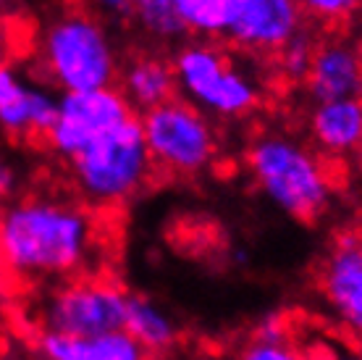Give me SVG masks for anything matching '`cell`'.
I'll list each match as a JSON object with an SVG mask.
<instances>
[{
	"instance_id": "cell-15",
	"label": "cell",
	"mask_w": 362,
	"mask_h": 360,
	"mask_svg": "<svg viewBox=\"0 0 362 360\" xmlns=\"http://www.w3.org/2000/svg\"><path fill=\"white\" fill-rule=\"evenodd\" d=\"M176 74L173 63L163 58H136L127 66L121 77V92L129 100V106L136 111H150L176 95Z\"/></svg>"
},
{
	"instance_id": "cell-11",
	"label": "cell",
	"mask_w": 362,
	"mask_h": 360,
	"mask_svg": "<svg viewBox=\"0 0 362 360\" xmlns=\"http://www.w3.org/2000/svg\"><path fill=\"white\" fill-rule=\"evenodd\" d=\"M55 113L58 98L53 92L27 84L11 66H0V129L8 135H47Z\"/></svg>"
},
{
	"instance_id": "cell-9",
	"label": "cell",
	"mask_w": 362,
	"mask_h": 360,
	"mask_svg": "<svg viewBox=\"0 0 362 360\" xmlns=\"http://www.w3.org/2000/svg\"><path fill=\"white\" fill-rule=\"evenodd\" d=\"M323 295L339 324L362 337V237H339L323 266Z\"/></svg>"
},
{
	"instance_id": "cell-23",
	"label": "cell",
	"mask_w": 362,
	"mask_h": 360,
	"mask_svg": "<svg viewBox=\"0 0 362 360\" xmlns=\"http://www.w3.org/2000/svg\"><path fill=\"white\" fill-rule=\"evenodd\" d=\"M16 184H18V176H16V171H13V166L6 161H0V200L11 198Z\"/></svg>"
},
{
	"instance_id": "cell-8",
	"label": "cell",
	"mask_w": 362,
	"mask_h": 360,
	"mask_svg": "<svg viewBox=\"0 0 362 360\" xmlns=\"http://www.w3.org/2000/svg\"><path fill=\"white\" fill-rule=\"evenodd\" d=\"M299 27V0H234L223 37L250 53H276Z\"/></svg>"
},
{
	"instance_id": "cell-2",
	"label": "cell",
	"mask_w": 362,
	"mask_h": 360,
	"mask_svg": "<svg viewBox=\"0 0 362 360\" xmlns=\"http://www.w3.org/2000/svg\"><path fill=\"white\" fill-rule=\"evenodd\" d=\"M250 174L263 195L286 216L313 221L331 203V181L323 163L289 137H260L247 155Z\"/></svg>"
},
{
	"instance_id": "cell-10",
	"label": "cell",
	"mask_w": 362,
	"mask_h": 360,
	"mask_svg": "<svg viewBox=\"0 0 362 360\" xmlns=\"http://www.w3.org/2000/svg\"><path fill=\"white\" fill-rule=\"evenodd\" d=\"M305 84L315 103L362 98V50L346 40L317 43Z\"/></svg>"
},
{
	"instance_id": "cell-14",
	"label": "cell",
	"mask_w": 362,
	"mask_h": 360,
	"mask_svg": "<svg viewBox=\"0 0 362 360\" xmlns=\"http://www.w3.org/2000/svg\"><path fill=\"white\" fill-rule=\"evenodd\" d=\"M228 61L218 47L208 43H192L181 47L173 61V74H176V87H179L189 103H194L199 111H205L210 95L216 92L221 77L226 74Z\"/></svg>"
},
{
	"instance_id": "cell-5",
	"label": "cell",
	"mask_w": 362,
	"mask_h": 360,
	"mask_svg": "<svg viewBox=\"0 0 362 360\" xmlns=\"http://www.w3.org/2000/svg\"><path fill=\"white\" fill-rule=\"evenodd\" d=\"M153 163L165 171L199 174L216 158V135L205 113L187 100L171 98L139 116Z\"/></svg>"
},
{
	"instance_id": "cell-13",
	"label": "cell",
	"mask_w": 362,
	"mask_h": 360,
	"mask_svg": "<svg viewBox=\"0 0 362 360\" xmlns=\"http://www.w3.org/2000/svg\"><path fill=\"white\" fill-rule=\"evenodd\" d=\"M313 142L328 155H349L362 147V98L320 100L310 113Z\"/></svg>"
},
{
	"instance_id": "cell-24",
	"label": "cell",
	"mask_w": 362,
	"mask_h": 360,
	"mask_svg": "<svg viewBox=\"0 0 362 360\" xmlns=\"http://www.w3.org/2000/svg\"><path fill=\"white\" fill-rule=\"evenodd\" d=\"M139 3H145V0H132V6H139Z\"/></svg>"
},
{
	"instance_id": "cell-1",
	"label": "cell",
	"mask_w": 362,
	"mask_h": 360,
	"mask_svg": "<svg viewBox=\"0 0 362 360\" xmlns=\"http://www.w3.org/2000/svg\"><path fill=\"white\" fill-rule=\"evenodd\" d=\"M95 247V221L79 206L24 200L0 216V261L18 279H58L79 271Z\"/></svg>"
},
{
	"instance_id": "cell-3",
	"label": "cell",
	"mask_w": 362,
	"mask_h": 360,
	"mask_svg": "<svg viewBox=\"0 0 362 360\" xmlns=\"http://www.w3.org/2000/svg\"><path fill=\"white\" fill-rule=\"evenodd\" d=\"M71 171L82 198L92 206H118L136 195L153 171L139 116H129L84 147L71 158Z\"/></svg>"
},
{
	"instance_id": "cell-16",
	"label": "cell",
	"mask_w": 362,
	"mask_h": 360,
	"mask_svg": "<svg viewBox=\"0 0 362 360\" xmlns=\"http://www.w3.org/2000/svg\"><path fill=\"white\" fill-rule=\"evenodd\" d=\"M124 329L136 339V344L145 352H165L176 342V324L163 308H158L153 300L127 295V315Z\"/></svg>"
},
{
	"instance_id": "cell-7",
	"label": "cell",
	"mask_w": 362,
	"mask_h": 360,
	"mask_svg": "<svg viewBox=\"0 0 362 360\" xmlns=\"http://www.w3.org/2000/svg\"><path fill=\"white\" fill-rule=\"evenodd\" d=\"M127 295L105 281H74L66 284L45 305V329L90 337V334L124 329Z\"/></svg>"
},
{
	"instance_id": "cell-6",
	"label": "cell",
	"mask_w": 362,
	"mask_h": 360,
	"mask_svg": "<svg viewBox=\"0 0 362 360\" xmlns=\"http://www.w3.org/2000/svg\"><path fill=\"white\" fill-rule=\"evenodd\" d=\"M129 116H134V108L113 84L64 92L58 98V113L47 129V140L55 153L71 161L98 137L124 124Z\"/></svg>"
},
{
	"instance_id": "cell-12",
	"label": "cell",
	"mask_w": 362,
	"mask_h": 360,
	"mask_svg": "<svg viewBox=\"0 0 362 360\" xmlns=\"http://www.w3.org/2000/svg\"><path fill=\"white\" fill-rule=\"evenodd\" d=\"M37 350L47 360H139L145 355V350L127 329H113L90 337H74L45 329L37 342Z\"/></svg>"
},
{
	"instance_id": "cell-20",
	"label": "cell",
	"mask_w": 362,
	"mask_h": 360,
	"mask_svg": "<svg viewBox=\"0 0 362 360\" xmlns=\"http://www.w3.org/2000/svg\"><path fill=\"white\" fill-rule=\"evenodd\" d=\"M315 37L310 35L308 29L299 27L294 35L276 50L279 53V69L289 81H305L308 72L313 66V55H315Z\"/></svg>"
},
{
	"instance_id": "cell-22",
	"label": "cell",
	"mask_w": 362,
	"mask_h": 360,
	"mask_svg": "<svg viewBox=\"0 0 362 360\" xmlns=\"http://www.w3.org/2000/svg\"><path fill=\"white\" fill-rule=\"evenodd\" d=\"M92 3H95V9H98L100 13H105V16H113V18L134 16L132 0H92Z\"/></svg>"
},
{
	"instance_id": "cell-17",
	"label": "cell",
	"mask_w": 362,
	"mask_h": 360,
	"mask_svg": "<svg viewBox=\"0 0 362 360\" xmlns=\"http://www.w3.org/2000/svg\"><path fill=\"white\" fill-rule=\"evenodd\" d=\"M234 0H173L179 9L187 32H194L199 37H216L223 35L228 11Z\"/></svg>"
},
{
	"instance_id": "cell-19",
	"label": "cell",
	"mask_w": 362,
	"mask_h": 360,
	"mask_svg": "<svg viewBox=\"0 0 362 360\" xmlns=\"http://www.w3.org/2000/svg\"><path fill=\"white\" fill-rule=\"evenodd\" d=\"M247 360H291L297 352L291 350L286 329L279 318H263L252 334V342L245 350Z\"/></svg>"
},
{
	"instance_id": "cell-25",
	"label": "cell",
	"mask_w": 362,
	"mask_h": 360,
	"mask_svg": "<svg viewBox=\"0 0 362 360\" xmlns=\"http://www.w3.org/2000/svg\"><path fill=\"white\" fill-rule=\"evenodd\" d=\"M360 11H362V3H360Z\"/></svg>"
},
{
	"instance_id": "cell-21",
	"label": "cell",
	"mask_w": 362,
	"mask_h": 360,
	"mask_svg": "<svg viewBox=\"0 0 362 360\" xmlns=\"http://www.w3.org/2000/svg\"><path fill=\"white\" fill-rule=\"evenodd\" d=\"M299 3L310 16L323 18V21H341L352 16L354 11H360L362 0H299Z\"/></svg>"
},
{
	"instance_id": "cell-18",
	"label": "cell",
	"mask_w": 362,
	"mask_h": 360,
	"mask_svg": "<svg viewBox=\"0 0 362 360\" xmlns=\"http://www.w3.org/2000/svg\"><path fill=\"white\" fill-rule=\"evenodd\" d=\"M134 18L147 35L158 40H179L187 32V24L181 18L173 0H145L134 6Z\"/></svg>"
},
{
	"instance_id": "cell-4",
	"label": "cell",
	"mask_w": 362,
	"mask_h": 360,
	"mask_svg": "<svg viewBox=\"0 0 362 360\" xmlns=\"http://www.w3.org/2000/svg\"><path fill=\"white\" fill-rule=\"evenodd\" d=\"M42 61L50 79L64 92L108 87L118 74L110 37L98 18L87 13H69L47 27Z\"/></svg>"
}]
</instances>
